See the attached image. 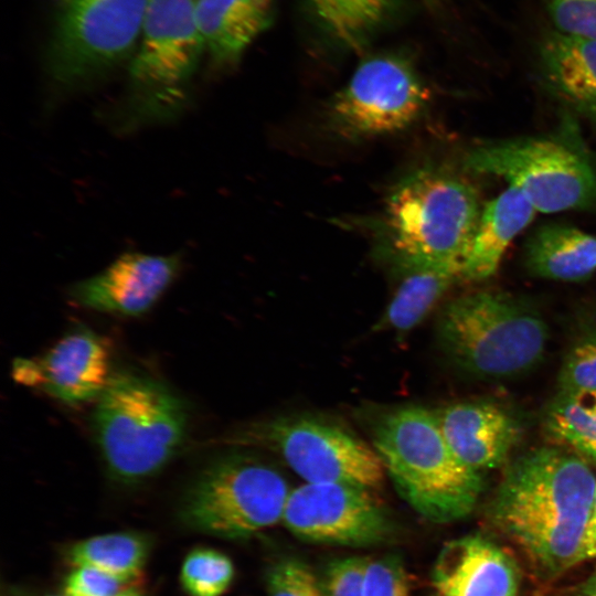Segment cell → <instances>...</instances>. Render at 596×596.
<instances>
[{
    "label": "cell",
    "instance_id": "1",
    "mask_svg": "<svg viewBox=\"0 0 596 596\" xmlns=\"http://www.w3.org/2000/svg\"><path fill=\"white\" fill-rule=\"evenodd\" d=\"M595 491V475L581 457L538 448L505 468L486 515L540 576L553 578L581 563Z\"/></svg>",
    "mask_w": 596,
    "mask_h": 596
},
{
    "label": "cell",
    "instance_id": "2",
    "mask_svg": "<svg viewBox=\"0 0 596 596\" xmlns=\"http://www.w3.org/2000/svg\"><path fill=\"white\" fill-rule=\"evenodd\" d=\"M480 213L477 192L464 178L441 167L416 168L386 198L379 251L400 273L424 267L461 273Z\"/></svg>",
    "mask_w": 596,
    "mask_h": 596
},
{
    "label": "cell",
    "instance_id": "3",
    "mask_svg": "<svg viewBox=\"0 0 596 596\" xmlns=\"http://www.w3.org/2000/svg\"><path fill=\"white\" fill-rule=\"evenodd\" d=\"M373 448L400 496L427 520L453 522L475 509L481 475L450 448L435 411L409 405L389 412L375 425Z\"/></svg>",
    "mask_w": 596,
    "mask_h": 596
},
{
    "label": "cell",
    "instance_id": "4",
    "mask_svg": "<svg viewBox=\"0 0 596 596\" xmlns=\"http://www.w3.org/2000/svg\"><path fill=\"white\" fill-rule=\"evenodd\" d=\"M95 437L113 479L135 483L159 472L178 454L188 430L184 403L151 377L113 375L98 397Z\"/></svg>",
    "mask_w": 596,
    "mask_h": 596
},
{
    "label": "cell",
    "instance_id": "5",
    "mask_svg": "<svg viewBox=\"0 0 596 596\" xmlns=\"http://www.w3.org/2000/svg\"><path fill=\"white\" fill-rule=\"evenodd\" d=\"M447 356L483 380L511 379L542 360L549 339L545 320L529 301L504 292L478 291L451 300L438 320Z\"/></svg>",
    "mask_w": 596,
    "mask_h": 596
},
{
    "label": "cell",
    "instance_id": "6",
    "mask_svg": "<svg viewBox=\"0 0 596 596\" xmlns=\"http://www.w3.org/2000/svg\"><path fill=\"white\" fill-rule=\"evenodd\" d=\"M464 166L503 178L543 213L596 205V167L576 120L567 114L551 134L478 145Z\"/></svg>",
    "mask_w": 596,
    "mask_h": 596
},
{
    "label": "cell",
    "instance_id": "7",
    "mask_svg": "<svg viewBox=\"0 0 596 596\" xmlns=\"http://www.w3.org/2000/svg\"><path fill=\"white\" fill-rule=\"evenodd\" d=\"M289 493L274 467L247 454H230L196 475L182 498L180 515L198 532L244 539L281 521Z\"/></svg>",
    "mask_w": 596,
    "mask_h": 596
},
{
    "label": "cell",
    "instance_id": "8",
    "mask_svg": "<svg viewBox=\"0 0 596 596\" xmlns=\"http://www.w3.org/2000/svg\"><path fill=\"white\" fill-rule=\"evenodd\" d=\"M151 0H64L46 55L56 84L72 87L123 62L141 35Z\"/></svg>",
    "mask_w": 596,
    "mask_h": 596
},
{
    "label": "cell",
    "instance_id": "9",
    "mask_svg": "<svg viewBox=\"0 0 596 596\" xmlns=\"http://www.w3.org/2000/svg\"><path fill=\"white\" fill-rule=\"evenodd\" d=\"M429 93L413 63L384 52L361 61L327 104V128L343 140L361 141L401 131L417 120Z\"/></svg>",
    "mask_w": 596,
    "mask_h": 596
},
{
    "label": "cell",
    "instance_id": "10",
    "mask_svg": "<svg viewBox=\"0 0 596 596\" xmlns=\"http://www.w3.org/2000/svg\"><path fill=\"white\" fill-rule=\"evenodd\" d=\"M249 444L279 455L306 482L377 490L385 469L374 450L345 428L317 417H280L243 434Z\"/></svg>",
    "mask_w": 596,
    "mask_h": 596
},
{
    "label": "cell",
    "instance_id": "11",
    "mask_svg": "<svg viewBox=\"0 0 596 596\" xmlns=\"http://www.w3.org/2000/svg\"><path fill=\"white\" fill-rule=\"evenodd\" d=\"M196 0H151L130 65L134 87L150 103H174L205 51Z\"/></svg>",
    "mask_w": 596,
    "mask_h": 596
},
{
    "label": "cell",
    "instance_id": "12",
    "mask_svg": "<svg viewBox=\"0 0 596 596\" xmlns=\"http://www.w3.org/2000/svg\"><path fill=\"white\" fill-rule=\"evenodd\" d=\"M281 521L302 540L344 546L377 544L392 528L371 490L333 482L290 490Z\"/></svg>",
    "mask_w": 596,
    "mask_h": 596
},
{
    "label": "cell",
    "instance_id": "13",
    "mask_svg": "<svg viewBox=\"0 0 596 596\" xmlns=\"http://www.w3.org/2000/svg\"><path fill=\"white\" fill-rule=\"evenodd\" d=\"M105 341L88 329H76L60 339L38 360L18 358L14 380L36 386L54 398L74 405L98 398L110 376Z\"/></svg>",
    "mask_w": 596,
    "mask_h": 596
},
{
    "label": "cell",
    "instance_id": "14",
    "mask_svg": "<svg viewBox=\"0 0 596 596\" xmlns=\"http://www.w3.org/2000/svg\"><path fill=\"white\" fill-rule=\"evenodd\" d=\"M180 264L178 255L126 253L100 273L74 284L68 296L86 309L139 316L164 294Z\"/></svg>",
    "mask_w": 596,
    "mask_h": 596
},
{
    "label": "cell",
    "instance_id": "15",
    "mask_svg": "<svg viewBox=\"0 0 596 596\" xmlns=\"http://www.w3.org/2000/svg\"><path fill=\"white\" fill-rule=\"evenodd\" d=\"M437 596H519L520 572L501 546L481 535L453 540L433 571Z\"/></svg>",
    "mask_w": 596,
    "mask_h": 596
},
{
    "label": "cell",
    "instance_id": "16",
    "mask_svg": "<svg viewBox=\"0 0 596 596\" xmlns=\"http://www.w3.org/2000/svg\"><path fill=\"white\" fill-rule=\"evenodd\" d=\"M435 412L450 448L477 471L502 465L520 437L517 419L491 402H459Z\"/></svg>",
    "mask_w": 596,
    "mask_h": 596
},
{
    "label": "cell",
    "instance_id": "17",
    "mask_svg": "<svg viewBox=\"0 0 596 596\" xmlns=\"http://www.w3.org/2000/svg\"><path fill=\"white\" fill-rule=\"evenodd\" d=\"M539 71L552 94L596 123V40L547 32L539 45Z\"/></svg>",
    "mask_w": 596,
    "mask_h": 596
},
{
    "label": "cell",
    "instance_id": "18",
    "mask_svg": "<svg viewBox=\"0 0 596 596\" xmlns=\"http://www.w3.org/2000/svg\"><path fill=\"white\" fill-rule=\"evenodd\" d=\"M276 0H196L205 51L217 66L235 64L272 23Z\"/></svg>",
    "mask_w": 596,
    "mask_h": 596
},
{
    "label": "cell",
    "instance_id": "19",
    "mask_svg": "<svg viewBox=\"0 0 596 596\" xmlns=\"http://www.w3.org/2000/svg\"><path fill=\"white\" fill-rule=\"evenodd\" d=\"M535 211L529 200L510 185L489 201L480 213L461 265L460 277L482 280L493 275L505 249L531 223Z\"/></svg>",
    "mask_w": 596,
    "mask_h": 596
},
{
    "label": "cell",
    "instance_id": "20",
    "mask_svg": "<svg viewBox=\"0 0 596 596\" xmlns=\"http://www.w3.org/2000/svg\"><path fill=\"white\" fill-rule=\"evenodd\" d=\"M525 265L538 277L584 280L596 272V237L572 226L546 224L529 238Z\"/></svg>",
    "mask_w": 596,
    "mask_h": 596
},
{
    "label": "cell",
    "instance_id": "21",
    "mask_svg": "<svg viewBox=\"0 0 596 596\" xmlns=\"http://www.w3.org/2000/svg\"><path fill=\"white\" fill-rule=\"evenodd\" d=\"M402 275L377 329L398 333L411 331L426 318L455 280L460 278L458 270L435 267L414 268Z\"/></svg>",
    "mask_w": 596,
    "mask_h": 596
},
{
    "label": "cell",
    "instance_id": "22",
    "mask_svg": "<svg viewBox=\"0 0 596 596\" xmlns=\"http://www.w3.org/2000/svg\"><path fill=\"white\" fill-rule=\"evenodd\" d=\"M324 32L344 49H360L401 0H306Z\"/></svg>",
    "mask_w": 596,
    "mask_h": 596
},
{
    "label": "cell",
    "instance_id": "23",
    "mask_svg": "<svg viewBox=\"0 0 596 596\" xmlns=\"http://www.w3.org/2000/svg\"><path fill=\"white\" fill-rule=\"evenodd\" d=\"M73 566H91L129 582L139 577L148 544L138 534L110 533L77 542L70 550Z\"/></svg>",
    "mask_w": 596,
    "mask_h": 596
},
{
    "label": "cell",
    "instance_id": "24",
    "mask_svg": "<svg viewBox=\"0 0 596 596\" xmlns=\"http://www.w3.org/2000/svg\"><path fill=\"white\" fill-rule=\"evenodd\" d=\"M545 422L555 440L596 460V391L558 392Z\"/></svg>",
    "mask_w": 596,
    "mask_h": 596
},
{
    "label": "cell",
    "instance_id": "25",
    "mask_svg": "<svg viewBox=\"0 0 596 596\" xmlns=\"http://www.w3.org/2000/svg\"><path fill=\"white\" fill-rule=\"evenodd\" d=\"M234 577L231 560L212 549L190 552L181 566L182 587L190 596H221Z\"/></svg>",
    "mask_w": 596,
    "mask_h": 596
},
{
    "label": "cell",
    "instance_id": "26",
    "mask_svg": "<svg viewBox=\"0 0 596 596\" xmlns=\"http://www.w3.org/2000/svg\"><path fill=\"white\" fill-rule=\"evenodd\" d=\"M560 392L596 391V326L568 349L561 368Z\"/></svg>",
    "mask_w": 596,
    "mask_h": 596
},
{
    "label": "cell",
    "instance_id": "27",
    "mask_svg": "<svg viewBox=\"0 0 596 596\" xmlns=\"http://www.w3.org/2000/svg\"><path fill=\"white\" fill-rule=\"evenodd\" d=\"M267 590L268 596H323L309 566L295 558L281 560L272 567Z\"/></svg>",
    "mask_w": 596,
    "mask_h": 596
},
{
    "label": "cell",
    "instance_id": "28",
    "mask_svg": "<svg viewBox=\"0 0 596 596\" xmlns=\"http://www.w3.org/2000/svg\"><path fill=\"white\" fill-rule=\"evenodd\" d=\"M555 30L596 40V0H543Z\"/></svg>",
    "mask_w": 596,
    "mask_h": 596
},
{
    "label": "cell",
    "instance_id": "29",
    "mask_svg": "<svg viewBox=\"0 0 596 596\" xmlns=\"http://www.w3.org/2000/svg\"><path fill=\"white\" fill-rule=\"evenodd\" d=\"M363 596H412L402 562L395 556L369 558Z\"/></svg>",
    "mask_w": 596,
    "mask_h": 596
},
{
    "label": "cell",
    "instance_id": "30",
    "mask_svg": "<svg viewBox=\"0 0 596 596\" xmlns=\"http://www.w3.org/2000/svg\"><path fill=\"white\" fill-rule=\"evenodd\" d=\"M368 557L349 556L334 560L320 582L323 596H363Z\"/></svg>",
    "mask_w": 596,
    "mask_h": 596
},
{
    "label": "cell",
    "instance_id": "31",
    "mask_svg": "<svg viewBox=\"0 0 596 596\" xmlns=\"http://www.w3.org/2000/svg\"><path fill=\"white\" fill-rule=\"evenodd\" d=\"M134 582L91 566H76L65 581V596H118Z\"/></svg>",
    "mask_w": 596,
    "mask_h": 596
},
{
    "label": "cell",
    "instance_id": "32",
    "mask_svg": "<svg viewBox=\"0 0 596 596\" xmlns=\"http://www.w3.org/2000/svg\"><path fill=\"white\" fill-rule=\"evenodd\" d=\"M596 558V491L594 499L593 513L588 525V531L581 555V562Z\"/></svg>",
    "mask_w": 596,
    "mask_h": 596
},
{
    "label": "cell",
    "instance_id": "33",
    "mask_svg": "<svg viewBox=\"0 0 596 596\" xmlns=\"http://www.w3.org/2000/svg\"><path fill=\"white\" fill-rule=\"evenodd\" d=\"M571 596H596V568L589 576L574 587Z\"/></svg>",
    "mask_w": 596,
    "mask_h": 596
},
{
    "label": "cell",
    "instance_id": "34",
    "mask_svg": "<svg viewBox=\"0 0 596 596\" xmlns=\"http://www.w3.org/2000/svg\"><path fill=\"white\" fill-rule=\"evenodd\" d=\"M118 596H145V594L136 586H131L120 593Z\"/></svg>",
    "mask_w": 596,
    "mask_h": 596
}]
</instances>
